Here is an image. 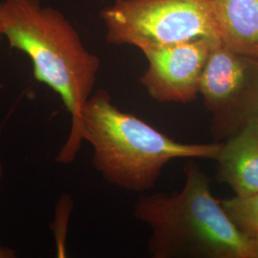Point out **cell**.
<instances>
[{"instance_id":"6da1fadb","label":"cell","mask_w":258,"mask_h":258,"mask_svg":"<svg viewBox=\"0 0 258 258\" xmlns=\"http://www.w3.org/2000/svg\"><path fill=\"white\" fill-rule=\"evenodd\" d=\"M0 29L10 47L30 58L35 79L56 93L70 113V133L56 162L73 163L83 141V108L92 96L99 57L59 11L40 0H3Z\"/></svg>"},{"instance_id":"30bf717a","label":"cell","mask_w":258,"mask_h":258,"mask_svg":"<svg viewBox=\"0 0 258 258\" xmlns=\"http://www.w3.org/2000/svg\"><path fill=\"white\" fill-rule=\"evenodd\" d=\"M17 256V252L15 249L8 247L0 246V258H15Z\"/></svg>"},{"instance_id":"7a4b0ae2","label":"cell","mask_w":258,"mask_h":258,"mask_svg":"<svg viewBox=\"0 0 258 258\" xmlns=\"http://www.w3.org/2000/svg\"><path fill=\"white\" fill-rule=\"evenodd\" d=\"M184 186L175 194L142 195L134 216L148 225L153 258H258L251 238L231 221L212 194L210 179L189 162Z\"/></svg>"},{"instance_id":"ba28073f","label":"cell","mask_w":258,"mask_h":258,"mask_svg":"<svg viewBox=\"0 0 258 258\" xmlns=\"http://www.w3.org/2000/svg\"><path fill=\"white\" fill-rule=\"evenodd\" d=\"M210 8L222 44L258 59V0H210Z\"/></svg>"},{"instance_id":"3957f363","label":"cell","mask_w":258,"mask_h":258,"mask_svg":"<svg viewBox=\"0 0 258 258\" xmlns=\"http://www.w3.org/2000/svg\"><path fill=\"white\" fill-rule=\"evenodd\" d=\"M83 139L93 148L92 164L109 184L128 191L153 188L175 159L215 160L221 143L186 144L120 110L107 91L93 94L83 112Z\"/></svg>"},{"instance_id":"52a82bcc","label":"cell","mask_w":258,"mask_h":258,"mask_svg":"<svg viewBox=\"0 0 258 258\" xmlns=\"http://www.w3.org/2000/svg\"><path fill=\"white\" fill-rule=\"evenodd\" d=\"M214 161L217 179L229 184L236 196L258 192V117L221 142Z\"/></svg>"},{"instance_id":"9c48e42d","label":"cell","mask_w":258,"mask_h":258,"mask_svg":"<svg viewBox=\"0 0 258 258\" xmlns=\"http://www.w3.org/2000/svg\"><path fill=\"white\" fill-rule=\"evenodd\" d=\"M224 210L240 231L249 237L258 233V192L222 200Z\"/></svg>"},{"instance_id":"4fadbf2b","label":"cell","mask_w":258,"mask_h":258,"mask_svg":"<svg viewBox=\"0 0 258 258\" xmlns=\"http://www.w3.org/2000/svg\"><path fill=\"white\" fill-rule=\"evenodd\" d=\"M0 37H2V34H1V29H0ZM2 88V84H0V89Z\"/></svg>"},{"instance_id":"277c9868","label":"cell","mask_w":258,"mask_h":258,"mask_svg":"<svg viewBox=\"0 0 258 258\" xmlns=\"http://www.w3.org/2000/svg\"><path fill=\"white\" fill-rule=\"evenodd\" d=\"M101 18L108 43L142 52L203 37L218 39L210 0H115Z\"/></svg>"},{"instance_id":"8fae6325","label":"cell","mask_w":258,"mask_h":258,"mask_svg":"<svg viewBox=\"0 0 258 258\" xmlns=\"http://www.w3.org/2000/svg\"><path fill=\"white\" fill-rule=\"evenodd\" d=\"M250 238H251L252 242H253V245H254V247H255V249H256L258 254V233H256V234L253 235V236H251Z\"/></svg>"},{"instance_id":"5b68a950","label":"cell","mask_w":258,"mask_h":258,"mask_svg":"<svg viewBox=\"0 0 258 258\" xmlns=\"http://www.w3.org/2000/svg\"><path fill=\"white\" fill-rule=\"evenodd\" d=\"M200 94L212 116V138L226 141L258 117V59L216 42L204 69Z\"/></svg>"},{"instance_id":"8992f818","label":"cell","mask_w":258,"mask_h":258,"mask_svg":"<svg viewBox=\"0 0 258 258\" xmlns=\"http://www.w3.org/2000/svg\"><path fill=\"white\" fill-rule=\"evenodd\" d=\"M218 41L203 37L144 50L148 67L140 83L157 102L183 104L194 102L200 94L205 66Z\"/></svg>"},{"instance_id":"7c38bea8","label":"cell","mask_w":258,"mask_h":258,"mask_svg":"<svg viewBox=\"0 0 258 258\" xmlns=\"http://www.w3.org/2000/svg\"><path fill=\"white\" fill-rule=\"evenodd\" d=\"M3 172H4L3 165H2V162H1V160H0V184H1L2 179H3Z\"/></svg>"}]
</instances>
